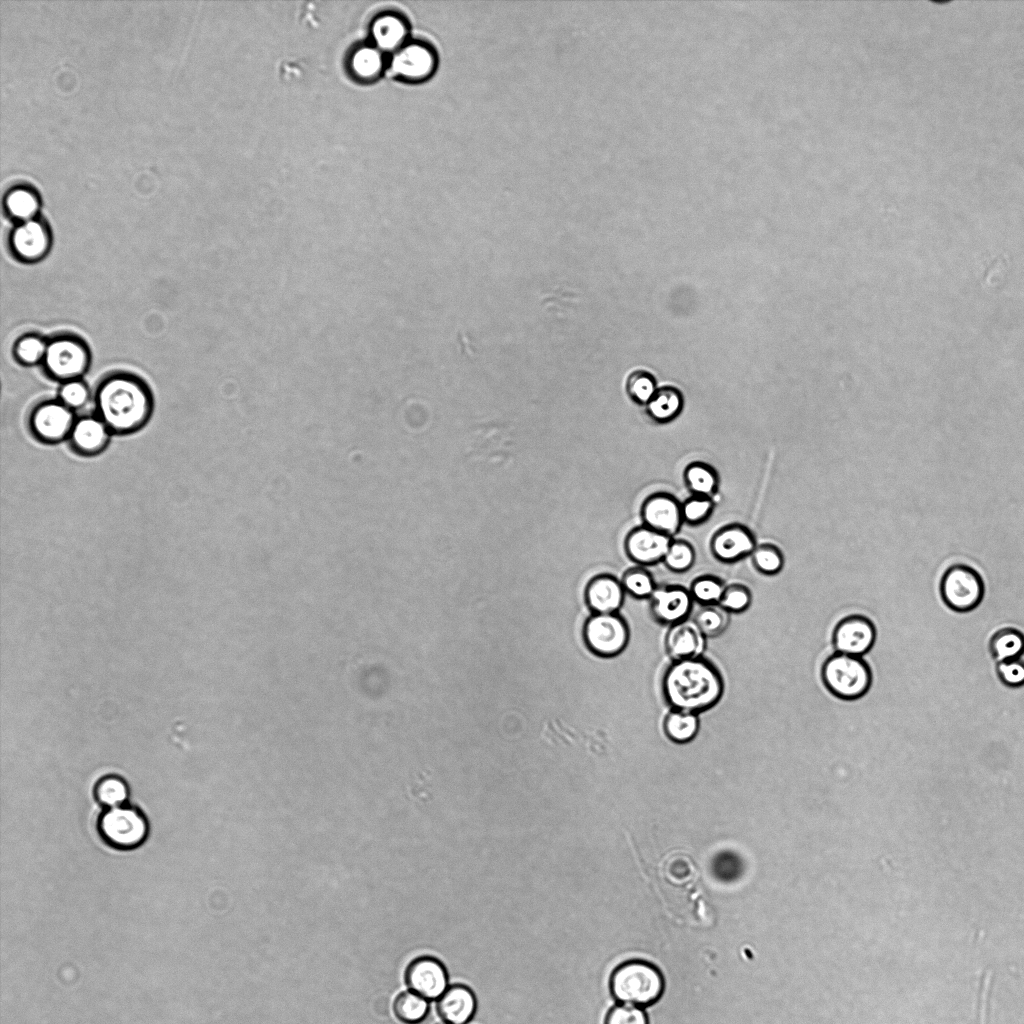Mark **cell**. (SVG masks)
I'll return each mask as SVG.
<instances>
[{
    "label": "cell",
    "mask_w": 1024,
    "mask_h": 1024,
    "mask_svg": "<svg viewBox=\"0 0 1024 1024\" xmlns=\"http://www.w3.org/2000/svg\"><path fill=\"white\" fill-rule=\"evenodd\" d=\"M97 829L103 841L109 846L131 850L146 841L149 824L138 808L124 804L104 809L98 818Z\"/></svg>",
    "instance_id": "5b68a950"
},
{
    "label": "cell",
    "mask_w": 1024,
    "mask_h": 1024,
    "mask_svg": "<svg viewBox=\"0 0 1024 1024\" xmlns=\"http://www.w3.org/2000/svg\"><path fill=\"white\" fill-rule=\"evenodd\" d=\"M436 1009L442 1021L449 1024H467L477 1009L476 996L468 986L454 984L440 996Z\"/></svg>",
    "instance_id": "d6986e66"
},
{
    "label": "cell",
    "mask_w": 1024,
    "mask_h": 1024,
    "mask_svg": "<svg viewBox=\"0 0 1024 1024\" xmlns=\"http://www.w3.org/2000/svg\"><path fill=\"white\" fill-rule=\"evenodd\" d=\"M876 640L873 622L863 615H850L835 626L832 636L836 652L853 656L866 654Z\"/></svg>",
    "instance_id": "8fae6325"
},
{
    "label": "cell",
    "mask_w": 1024,
    "mask_h": 1024,
    "mask_svg": "<svg viewBox=\"0 0 1024 1024\" xmlns=\"http://www.w3.org/2000/svg\"><path fill=\"white\" fill-rule=\"evenodd\" d=\"M750 556L754 568L764 575H776L784 566L782 551L772 543L757 544Z\"/></svg>",
    "instance_id": "e575fe53"
},
{
    "label": "cell",
    "mask_w": 1024,
    "mask_h": 1024,
    "mask_svg": "<svg viewBox=\"0 0 1024 1024\" xmlns=\"http://www.w3.org/2000/svg\"><path fill=\"white\" fill-rule=\"evenodd\" d=\"M10 250L20 261L34 263L50 251L51 235L44 223L31 219L21 222L10 234Z\"/></svg>",
    "instance_id": "4fadbf2b"
},
{
    "label": "cell",
    "mask_w": 1024,
    "mask_h": 1024,
    "mask_svg": "<svg viewBox=\"0 0 1024 1024\" xmlns=\"http://www.w3.org/2000/svg\"><path fill=\"white\" fill-rule=\"evenodd\" d=\"M707 637L693 620H685L669 626L665 635V648L674 660L703 656Z\"/></svg>",
    "instance_id": "ac0fdd59"
},
{
    "label": "cell",
    "mask_w": 1024,
    "mask_h": 1024,
    "mask_svg": "<svg viewBox=\"0 0 1024 1024\" xmlns=\"http://www.w3.org/2000/svg\"><path fill=\"white\" fill-rule=\"evenodd\" d=\"M48 340L41 335L28 333L18 338L13 346L15 360L26 366L36 365L43 362Z\"/></svg>",
    "instance_id": "f546056e"
},
{
    "label": "cell",
    "mask_w": 1024,
    "mask_h": 1024,
    "mask_svg": "<svg viewBox=\"0 0 1024 1024\" xmlns=\"http://www.w3.org/2000/svg\"><path fill=\"white\" fill-rule=\"evenodd\" d=\"M672 538L645 525L633 528L626 536L627 556L640 566L662 562Z\"/></svg>",
    "instance_id": "2e32d148"
},
{
    "label": "cell",
    "mask_w": 1024,
    "mask_h": 1024,
    "mask_svg": "<svg viewBox=\"0 0 1024 1024\" xmlns=\"http://www.w3.org/2000/svg\"><path fill=\"white\" fill-rule=\"evenodd\" d=\"M997 673L1005 685L1020 686L1024 684V661L1020 658L1000 661L997 665Z\"/></svg>",
    "instance_id": "b9f144b4"
},
{
    "label": "cell",
    "mask_w": 1024,
    "mask_h": 1024,
    "mask_svg": "<svg viewBox=\"0 0 1024 1024\" xmlns=\"http://www.w3.org/2000/svg\"><path fill=\"white\" fill-rule=\"evenodd\" d=\"M624 597L621 580L609 574L595 576L585 589L586 603L594 614L617 613Z\"/></svg>",
    "instance_id": "ffe728a7"
},
{
    "label": "cell",
    "mask_w": 1024,
    "mask_h": 1024,
    "mask_svg": "<svg viewBox=\"0 0 1024 1024\" xmlns=\"http://www.w3.org/2000/svg\"><path fill=\"white\" fill-rule=\"evenodd\" d=\"M395 1016L406 1024L422 1022L429 1011V1002L413 991L400 993L393 1004Z\"/></svg>",
    "instance_id": "83f0119b"
},
{
    "label": "cell",
    "mask_w": 1024,
    "mask_h": 1024,
    "mask_svg": "<svg viewBox=\"0 0 1024 1024\" xmlns=\"http://www.w3.org/2000/svg\"><path fill=\"white\" fill-rule=\"evenodd\" d=\"M940 595L951 610L969 612L981 603L984 583L980 574L972 567L955 564L950 566L941 578Z\"/></svg>",
    "instance_id": "52a82bcc"
},
{
    "label": "cell",
    "mask_w": 1024,
    "mask_h": 1024,
    "mask_svg": "<svg viewBox=\"0 0 1024 1024\" xmlns=\"http://www.w3.org/2000/svg\"><path fill=\"white\" fill-rule=\"evenodd\" d=\"M91 353L88 345L74 335H57L48 340L42 362L50 377L65 382L81 378L89 369Z\"/></svg>",
    "instance_id": "8992f818"
},
{
    "label": "cell",
    "mask_w": 1024,
    "mask_h": 1024,
    "mask_svg": "<svg viewBox=\"0 0 1024 1024\" xmlns=\"http://www.w3.org/2000/svg\"><path fill=\"white\" fill-rule=\"evenodd\" d=\"M700 729L699 715L686 711L671 709L663 720V731L666 737L675 743L683 744L692 741Z\"/></svg>",
    "instance_id": "d4e9b609"
},
{
    "label": "cell",
    "mask_w": 1024,
    "mask_h": 1024,
    "mask_svg": "<svg viewBox=\"0 0 1024 1024\" xmlns=\"http://www.w3.org/2000/svg\"><path fill=\"white\" fill-rule=\"evenodd\" d=\"M73 410L61 401H46L38 404L31 415L34 431L43 439L54 441L72 431Z\"/></svg>",
    "instance_id": "e0dca14e"
},
{
    "label": "cell",
    "mask_w": 1024,
    "mask_h": 1024,
    "mask_svg": "<svg viewBox=\"0 0 1024 1024\" xmlns=\"http://www.w3.org/2000/svg\"><path fill=\"white\" fill-rule=\"evenodd\" d=\"M609 987L619 1003L642 1007L660 998L664 981L660 971L651 963L630 960L614 969Z\"/></svg>",
    "instance_id": "3957f363"
},
{
    "label": "cell",
    "mask_w": 1024,
    "mask_h": 1024,
    "mask_svg": "<svg viewBox=\"0 0 1024 1024\" xmlns=\"http://www.w3.org/2000/svg\"><path fill=\"white\" fill-rule=\"evenodd\" d=\"M94 796L105 809L122 806L127 804L129 786L118 775H106L97 781L94 787Z\"/></svg>",
    "instance_id": "484cf974"
},
{
    "label": "cell",
    "mask_w": 1024,
    "mask_h": 1024,
    "mask_svg": "<svg viewBox=\"0 0 1024 1024\" xmlns=\"http://www.w3.org/2000/svg\"><path fill=\"white\" fill-rule=\"evenodd\" d=\"M752 602L750 589L741 583L725 586L719 605L729 613H740L748 609Z\"/></svg>",
    "instance_id": "74e56055"
},
{
    "label": "cell",
    "mask_w": 1024,
    "mask_h": 1024,
    "mask_svg": "<svg viewBox=\"0 0 1024 1024\" xmlns=\"http://www.w3.org/2000/svg\"><path fill=\"white\" fill-rule=\"evenodd\" d=\"M625 387L630 399L640 405H646L657 390L654 376L644 370L629 374Z\"/></svg>",
    "instance_id": "d590c367"
},
{
    "label": "cell",
    "mask_w": 1024,
    "mask_h": 1024,
    "mask_svg": "<svg viewBox=\"0 0 1024 1024\" xmlns=\"http://www.w3.org/2000/svg\"><path fill=\"white\" fill-rule=\"evenodd\" d=\"M405 980L411 991L428 1001L438 1000L449 987L446 967L432 956L414 959L406 969Z\"/></svg>",
    "instance_id": "30bf717a"
},
{
    "label": "cell",
    "mask_w": 1024,
    "mask_h": 1024,
    "mask_svg": "<svg viewBox=\"0 0 1024 1024\" xmlns=\"http://www.w3.org/2000/svg\"><path fill=\"white\" fill-rule=\"evenodd\" d=\"M349 64L356 78L373 80L382 71L383 57L376 46H361L353 51Z\"/></svg>",
    "instance_id": "4316f807"
},
{
    "label": "cell",
    "mask_w": 1024,
    "mask_h": 1024,
    "mask_svg": "<svg viewBox=\"0 0 1024 1024\" xmlns=\"http://www.w3.org/2000/svg\"><path fill=\"white\" fill-rule=\"evenodd\" d=\"M821 677L825 687L843 700L862 697L872 682L870 667L862 657L839 652L825 660Z\"/></svg>",
    "instance_id": "277c9868"
},
{
    "label": "cell",
    "mask_w": 1024,
    "mask_h": 1024,
    "mask_svg": "<svg viewBox=\"0 0 1024 1024\" xmlns=\"http://www.w3.org/2000/svg\"><path fill=\"white\" fill-rule=\"evenodd\" d=\"M684 405L682 393L675 387L658 388L645 405L648 416L657 423H668L682 411Z\"/></svg>",
    "instance_id": "7402d4cb"
},
{
    "label": "cell",
    "mask_w": 1024,
    "mask_h": 1024,
    "mask_svg": "<svg viewBox=\"0 0 1024 1024\" xmlns=\"http://www.w3.org/2000/svg\"><path fill=\"white\" fill-rule=\"evenodd\" d=\"M604 1024H648V1019L641 1007L620 1003L607 1012Z\"/></svg>",
    "instance_id": "60d3db41"
},
{
    "label": "cell",
    "mask_w": 1024,
    "mask_h": 1024,
    "mask_svg": "<svg viewBox=\"0 0 1024 1024\" xmlns=\"http://www.w3.org/2000/svg\"><path fill=\"white\" fill-rule=\"evenodd\" d=\"M584 639L591 651L603 657L621 653L629 641V627L619 614H594L585 623Z\"/></svg>",
    "instance_id": "9c48e42d"
},
{
    "label": "cell",
    "mask_w": 1024,
    "mask_h": 1024,
    "mask_svg": "<svg viewBox=\"0 0 1024 1024\" xmlns=\"http://www.w3.org/2000/svg\"><path fill=\"white\" fill-rule=\"evenodd\" d=\"M95 403L99 417L108 428L130 431L147 420L152 409V395L142 379L118 372L98 383Z\"/></svg>",
    "instance_id": "7a4b0ae2"
},
{
    "label": "cell",
    "mask_w": 1024,
    "mask_h": 1024,
    "mask_svg": "<svg viewBox=\"0 0 1024 1024\" xmlns=\"http://www.w3.org/2000/svg\"><path fill=\"white\" fill-rule=\"evenodd\" d=\"M683 479L691 495L713 498L719 489L717 471L705 462L689 463L684 469Z\"/></svg>",
    "instance_id": "603a6c76"
},
{
    "label": "cell",
    "mask_w": 1024,
    "mask_h": 1024,
    "mask_svg": "<svg viewBox=\"0 0 1024 1024\" xmlns=\"http://www.w3.org/2000/svg\"><path fill=\"white\" fill-rule=\"evenodd\" d=\"M724 582L714 575H701L695 578L689 588L693 601L704 605L719 604L725 589Z\"/></svg>",
    "instance_id": "836d02e7"
},
{
    "label": "cell",
    "mask_w": 1024,
    "mask_h": 1024,
    "mask_svg": "<svg viewBox=\"0 0 1024 1024\" xmlns=\"http://www.w3.org/2000/svg\"><path fill=\"white\" fill-rule=\"evenodd\" d=\"M729 612L719 604L704 605L695 613L693 621L707 637L712 638L721 635L730 622Z\"/></svg>",
    "instance_id": "4dcf8cb0"
},
{
    "label": "cell",
    "mask_w": 1024,
    "mask_h": 1024,
    "mask_svg": "<svg viewBox=\"0 0 1024 1024\" xmlns=\"http://www.w3.org/2000/svg\"><path fill=\"white\" fill-rule=\"evenodd\" d=\"M714 508L713 498L691 495L681 503L683 522L691 526L701 525L710 518Z\"/></svg>",
    "instance_id": "8d00e7d4"
},
{
    "label": "cell",
    "mask_w": 1024,
    "mask_h": 1024,
    "mask_svg": "<svg viewBox=\"0 0 1024 1024\" xmlns=\"http://www.w3.org/2000/svg\"><path fill=\"white\" fill-rule=\"evenodd\" d=\"M756 545L750 529L738 523L719 528L710 539L711 553L722 563H734L751 555Z\"/></svg>",
    "instance_id": "5bb4252c"
},
{
    "label": "cell",
    "mask_w": 1024,
    "mask_h": 1024,
    "mask_svg": "<svg viewBox=\"0 0 1024 1024\" xmlns=\"http://www.w3.org/2000/svg\"><path fill=\"white\" fill-rule=\"evenodd\" d=\"M695 559V549L690 542L672 538L662 562L670 571L684 573L694 565Z\"/></svg>",
    "instance_id": "d6a6232c"
},
{
    "label": "cell",
    "mask_w": 1024,
    "mask_h": 1024,
    "mask_svg": "<svg viewBox=\"0 0 1024 1024\" xmlns=\"http://www.w3.org/2000/svg\"><path fill=\"white\" fill-rule=\"evenodd\" d=\"M436 1024H449V1023H447V1022H445V1021H441V1022H438V1023H436Z\"/></svg>",
    "instance_id": "7bdbcfd3"
},
{
    "label": "cell",
    "mask_w": 1024,
    "mask_h": 1024,
    "mask_svg": "<svg viewBox=\"0 0 1024 1024\" xmlns=\"http://www.w3.org/2000/svg\"><path fill=\"white\" fill-rule=\"evenodd\" d=\"M7 209L9 213L22 222L34 219L38 207L36 198L26 190H16L7 197Z\"/></svg>",
    "instance_id": "f35d334b"
},
{
    "label": "cell",
    "mask_w": 1024,
    "mask_h": 1024,
    "mask_svg": "<svg viewBox=\"0 0 1024 1024\" xmlns=\"http://www.w3.org/2000/svg\"><path fill=\"white\" fill-rule=\"evenodd\" d=\"M693 602L689 589L685 587H657L650 597V611L657 622L671 626L688 619Z\"/></svg>",
    "instance_id": "9a60e30c"
},
{
    "label": "cell",
    "mask_w": 1024,
    "mask_h": 1024,
    "mask_svg": "<svg viewBox=\"0 0 1024 1024\" xmlns=\"http://www.w3.org/2000/svg\"><path fill=\"white\" fill-rule=\"evenodd\" d=\"M625 593L637 599H646L657 589L653 575L644 566L629 568L621 578Z\"/></svg>",
    "instance_id": "1f68e13d"
},
{
    "label": "cell",
    "mask_w": 1024,
    "mask_h": 1024,
    "mask_svg": "<svg viewBox=\"0 0 1024 1024\" xmlns=\"http://www.w3.org/2000/svg\"><path fill=\"white\" fill-rule=\"evenodd\" d=\"M58 395L59 401L74 410L87 403L90 391L87 384L79 378L62 382Z\"/></svg>",
    "instance_id": "ab89813d"
},
{
    "label": "cell",
    "mask_w": 1024,
    "mask_h": 1024,
    "mask_svg": "<svg viewBox=\"0 0 1024 1024\" xmlns=\"http://www.w3.org/2000/svg\"><path fill=\"white\" fill-rule=\"evenodd\" d=\"M408 23L400 15L384 14L372 24V37L379 50L396 51L407 42Z\"/></svg>",
    "instance_id": "44dd1931"
},
{
    "label": "cell",
    "mask_w": 1024,
    "mask_h": 1024,
    "mask_svg": "<svg viewBox=\"0 0 1024 1024\" xmlns=\"http://www.w3.org/2000/svg\"><path fill=\"white\" fill-rule=\"evenodd\" d=\"M108 426L100 417L86 416L75 421L72 438L75 445L83 451H96L102 448L107 440Z\"/></svg>",
    "instance_id": "cb8c5ba5"
},
{
    "label": "cell",
    "mask_w": 1024,
    "mask_h": 1024,
    "mask_svg": "<svg viewBox=\"0 0 1024 1024\" xmlns=\"http://www.w3.org/2000/svg\"><path fill=\"white\" fill-rule=\"evenodd\" d=\"M671 709L700 714L714 707L724 693V680L710 660L701 657L674 660L661 682Z\"/></svg>",
    "instance_id": "6da1fadb"
},
{
    "label": "cell",
    "mask_w": 1024,
    "mask_h": 1024,
    "mask_svg": "<svg viewBox=\"0 0 1024 1024\" xmlns=\"http://www.w3.org/2000/svg\"><path fill=\"white\" fill-rule=\"evenodd\" d=\"M640 513L643 525L671 538H674L684 523L681 502L666 492L649 495L644 500Z\"/></svg>",
    "instance_id": "7c38bea8"
},
{
    "label": "cell",
    "mask_w": 1024,
    "mask_h": 1024,
    "mask_svg": "<svg viewBox=\"0 0 1024 1024\" xmlns=\"http://www.w3.org/2000/svg\"><path fill=\"white\" fill-rule=\"evenodd\" d=\"M439 64L436 48L425 40H410L396 50L390 62L393 74L409 83L432 78Z\"/></svg>",
    "instance_id": "ba28073f"
},
{
    "label": "cell",
    "mask_w": 1024,
    "mask_h": 1024,
    "mask_svg": "<svg viewBox=\"0 0 1024 1024\" xmlns=\"http://www.w3.org/2000/svg\"><path fill=\"white\" fill-rule=\"evenodd\" d=\"M990 651L999 662L1019 658L1024 651V635L1014 628L1001 629L992 636Z\"/></svg>",
    "instance_id": "f1b7e54d"
}]
</instances>
